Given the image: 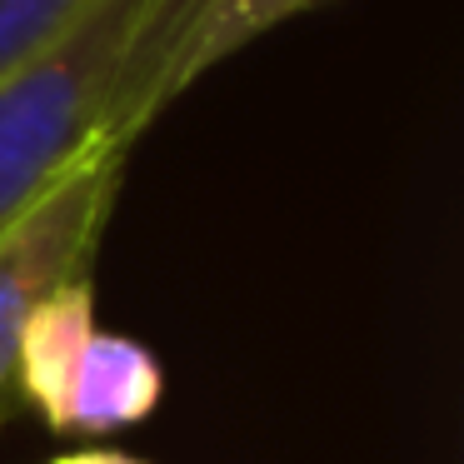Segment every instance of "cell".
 I'll return each mask as SVG.
<instances>
[{
  "label": "cell",
  "mask_w": 464,
  "mask_h": 464,
  "mask_svg": "<svg viewBox=\"0 0 464 464\" xmlns=\"http://www.w3.org/2000/svg\"><path fill=\"white\" fill-rule=\"evenodd\" d=\"M140 0H101L55 51L0 85V230L105 140Z\"/></svg>",
  "instance_id": "6da1fadb"
},
{
  "label": "cell",
  "mask_w": 464,
  "mask_h": 464,
  "mask_svg": "<svg viewBox=\"0 0 464 464\" xmlns=\"http://www.w3.org/2000/svg\"><path fill=\"white\" fill-rule=\"evenodd\" d=\"M121 145H95L21 220L0 230V414L15 394V340L51 295L85 280V265H91V250L111 215L115 185H121Z\"/></svg>",
  "instance_id": "7a4b0ae2"
},
{
  "label": "cell",
  "mask_w": 464,
  "mask_h": 464,
  "mask_svg": "<svg viewBox=\"0 0 464 464\" xmlns=\"http://www.w3.org/2000/svg\"><path fill=\"white\" fill-rule=\"evenodd\" d=\"M160 400V364L140 340L95 330L65 384L55 430H125Z\"/></svg>",
  "instance_id": "3957f363"
},
{
  "label": "cell",
  "mask_w": 464,
  "mask_h": 464,
  "mask_svg": "<svg viewBox=\"0 0 464 464\" xmlns=\"http://www.w3.org/2000/svg\"><path fill=\"white\" fill-rule=\"evenodd\" d=\"M210 11V0H140V21L125 45L121 75L111 91V121H105V140L130 150V140L165 111V81L190 41L195 21Z\"/></svg>",
  "instance_id": "277c9868"
},
{
  "label": "cell",
  "mask_w": 464,
  "mask_h": 464,
  "mask_svg": "<svg viewBox=\"0 0 464 464\" xmlns=\"http://www.w3.org/2000/svg\"><path fill=\"white\" fill-rule=\"evenodd\" d=\"M91 334H95L91 280H75V285H65L61 295H51V300L25 320L21 340H15L11 390H21L25 400L51 420V430H55V414H61L71 370H75V360H81Z\"/></svg>",
  "instance_id": "5b68a950"
},
{
  "label": "cell",
  "mask_w": 464,
  "mask_h": 464,
  "mask_svg": "<svg viewBox=\"0 0 464 464\" xmlns=\"http://www.w3.org/2000/svg\"><path fill=\"white\" fill-rule=\"evenodd\" d=\"M314 5H320V0H210V11L195 21L190 41L180 45V55H175V65H170L165 105H170L175 95L190 91L205 71L225 65L235 51H245V45L260 41L265 31L285 25L290 15H300V11H314Z\"/></svg>",
  "instance_id": "8992f818"
},
{
  "label": "cell",
  "mask_w": 464,
  "mask_h": 464,
  "mask_svg": "<svg viewBox=\"0 0 464 464\" xmlns=\"http://www.w3.org/2000/svg\"><path fill=\"white\" fill-rule=\"evenodd\" d=\"M101 0H0V85L65 41Z\"/></svg>",
  "instance_id": "52a82bcc"
},
{
  "label": "cell",
  "mask_w": 464,
  "mask_h": 464,
  "mask_svg": "<svg viewBox=\"0 0 464 464\" xmlns=\"http://www.w3.org/2000/svg\"><path fill=\"white\" fill-rule=\"evenodd\" d=\"M51 464H145V459H130V454H105V450H91V454H65V459H51Z\"/></svg>",
  "instance_id": "ba28073f"
}]
</instances>
